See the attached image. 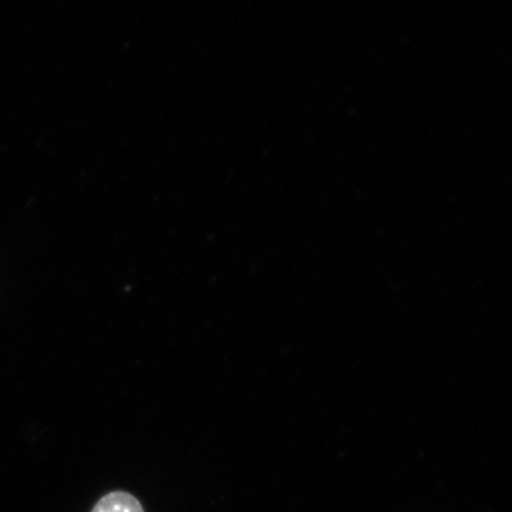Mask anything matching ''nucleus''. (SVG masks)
Returning <instances> with one entry per match:
<instances>
[{"label": "nucleus", "mask_w": 512, "mask_h": 512, "mask_svg": "<svg viewBox=\"0 0 512 512\" xmlns=\"http://www.w3.org/2000/svg\"><path fill=\"white\" fill-rule=\"evenodd\" d=\"M92 512H146L143 505L134 495L126 491H113L104 495L103 498L94 505Z\"/></svg>", "instance_id": "nucleus-1"}]
</instances>
